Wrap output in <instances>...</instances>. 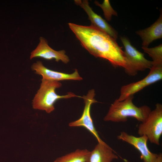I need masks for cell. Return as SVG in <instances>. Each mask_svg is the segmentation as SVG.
<instances>
[{
	"label": "cell",
	"mask_w": 162,
	"mask_h": 162,
	"mask_svg": "<svg viewBox=\"0 0 162 162\" xmlns=\"http://www.w3.org/2000/svg\"><path fill=\"white\" fill-rule=\"evenodd\" d=\"M68 24L82 46L90 54L96 57L107 60L115 67L126 68L124 51L113 38L91 26L72 23Z\"/></svg>",
	"instance_id": "obj_1"
},
{
	"label": "cell",
	"mask_w": 162,
	"mask_h": 162,
	"mask_svg": "<svg viewBox=\"0 0 162 162\" xmlns=\"http://www.w3.org/2000/svg\"><path fill=\"white\" fill-rule=\"evenodd\" d=\"M134 95H131L122 101L115 100L110 107L108 112L104 118L105 121L124 122L129 117H133L142 122L148 117L151 111L146 105L136 106L133 102Z\"/></svg>",
	"instance_id": "obj_2"
},
{
	"label": "cell",
	"mask_w": 162,
	"mask_h": 162,
	"mask_svg": "<svg viewBox=\"0 0 162 162\" xmlns=\"http://www.w3.org/2000/svg\"><path fill=\"white\" fill-rule=\"evenodd\" d=\"M62 86L59 82L42 79L40 87L32 100L33 108L44 110L49 113L55 110L54 104L59 99L75 97L82 98V97L72 92L62 95L57 94L56 92V89Z\"/></svg>",
	"instance_id": "obj_3"
},
{
	"label": "cell",
	"mask_w": 162,
	"mask_h": 162,
	"mask_svg": "<svg viewBox=\"0 0 162 162\" xmlns=\"http://www.w3.org/2000/svg\"><path fill=\"white\" fill-rule=\"evenodd\" d=\"M138 134L145 135L152 143L159 145L162 134V105L158 103L154 110H151L146 120L140 124Z\"/></svg>",
	"instance_id": "obj_4"
},
{
	"label": "cell",
	"mask_w": 162,
	"mask_h": 162,
	"mask_svg": "<svg viewBox=\"0 0 162 162\" xmlns=\"http://www.w3.org/2000/svg\"><path fill=\"white\" fill-rule=\"evenodd\" d=\"M124 46V51L126 61L124 69L126 73L129 75L134 76L139 71L150 69L152 66V61L146 59L142 53L132 45L129 40L126 37H120Z\"/></svg>",
	"instance_id": "obj_5"
},
{
	"label": "cell",
	"mask_w": 162,
	"mask_h": 162,
	"mask_svg": "<svg viewBox=\"0 0 162 162\" xmlns=\"http://www.w3.org/2000/svg\"><path fill=\"white\" fill-rule=\"evenodd\" d=\"M150 70L147 75L141 80L122 86L117 100H123L130 95H134L145 87L162 79V65H152Z\"/></svg>",
	"instance_id": "obj_6"
},
{
	"label": "cell",
	"mask_w": 162,
	"mask_h": 162,
	"mask_svg": "<svg viewBox=\"0 0 162 162\" xmlns=\"http://www.w3.org/2000/svg\"><path fill=\"white\" fill-rule=\"evenodd\" d=\"M95 96V91L94 89H92L88 91L86 95L82 97L85 103L84 108L82 115L78 120L70 122L69 126L71 127H83L94 136L98 142H104L100 137L94 127L91 116V106L93 104L97 102L94 98Z\"/></svg>",
	"instance_id": "obj_7"
},
{
	"label": "cell",
	"mask_w": 162,
	"mask_h": 162,
	"mask_svg": "<svg viewBox=\"0 0 162 162\" xmlns=\"http://www.w3.org/2000/svg\"><path fill=\"white\" fill-rule=\"evenodd\" d=\"M118 139L123 140L133 146L140 152V158L144 162H156L158 154L151 152L147 146L148 137L145 135L136 137L122 131L117 136Z\"/></svg>",
	"instance_id": "obj_8"
},
{
	"label": "cell",
	"mask_w": 162,
	"mask_h": 162,
	"mask_svg": "<svg viewBox=\"0 0 162 162\" xmlns=\"http://www.w3.org/2000/svg\"><path fill=\"white\" fill-rule=\"evenodd\" d=\"M41 58L47 60L55 59L58 62L61 61L65 64L70 61L68 56L64 50H55L48 44L46 40L43 37L39 38V42L36 47L31 52L30 58Z\"/></svg>",
	"instance_id": "obj_9"
},
{
	"label": "cell",
	"mask_w": 162,
	"mask_h": 162,
	"mask_svg": "<svg viewBox=\"0 0 162 162\" xmlns=\"http://www.w3.org/2000/svg\"><path fill=\"white\" fill-rule=\"evenodd\" d=\"M75 3L82 8L88 15L91 26L106 33L116 40L118 38L116 31L100 16L95 13L90 6L88 0H76Z\"/></svg>",
	"instance_id": "obj_10"
},
{
	"label": "cell",
	"mask_w": 162,
	"mask_h": 162,
	"mask_svg": "<svg viewBox=\"0 0 162 162\" xmlns=\"http://www.w3.org/2000/svg\"><path fill=\"white\" fill-rule=\"evenodd\" d=\"M32 70L35 73L42 76V79L59 82L60 81L72 80H81L82 78L80 75L77 69L71 74L52 70L44 66L40 61L33 63L31 66Z\"/></svg>",
	"instance_id": "obj_11"
},
{
	"label": "cell",
	"mask_w": 162,
	"mask_h": 162,
	"mask_svg": "<svg viewBox=\"0 0 162 162\" xmlns=\"http://www.w3.org/2000/svg\"><path fill=\"white\" fill-rule=\"evenodd\" d=\"M118 158L113 149L105 142H98L90 151L87 162H112Z\"/></svg>",
	"instance_id": "obj_12"
},
{
	"label": "cell",
	"mask_w": 162,
	"mask_h": 162,
	"mask_svg": "<svg viewBox=\"0 0 162 162\" xmlns=\"http://www.w3.org/2000/svg\"><path fill=\"white\" fill-rule=\"evenodd\" d=\"M136 33L141 38L142 46L148 47L154 40L162 38V13L158 19L150 27L137 31Z\"/></svg>",
	"instance_id": "obj_13"
},
{
	"label": "cell",
	"mask_w": 162,
	"mask_h": 162,
	"mask_svg": "<svg viewBox=\"0 0 162 162\" xmlns=\"http://www.w3.org/2000/svg\"><path fill=\"white\" fill-rule=\"evenodd\" d=\"M90 151L77 149L74 152L57 158L54 162H87Z\"/></svg>",
	"instance_id": "obj_14"
},
{
	"label": "cell",
	"mask_w": 162,
	"mask_h": 162,
	"mask_svg": "<svg viewBox=\"0 0 162 162\" xmlns=\"http://www.w3.org/2000/svg\"><path fill=\"white\" fill-rule=\"evenodd\" d=\"M144 51L152 59V65H162V45L152 48L142 46Z\"/></svg>",
	"instance_id": "obj_15"
},
{
	"label": "cell",
	"mask_w": 162,
	"mask_h": 162,
	"mask_svg": "<svg viewBox=\"0 0 162 162\" xmlns=\"http://www.w3.org/2000/svg\"><path fill=\"white\" fill-rule=\"evenodd\" d=\"M95 4L100 7L103 10L104 16L108 21H110L112 15L117 16V12L113 10L110 4L109 0H105L103 3L100 4L98 2L95 1Z\"/></svg>",
	"instance_id": "obj_16"
},
{
	"label": "cell",
	"mask_w": 162,
	"mask_h": 162,
	"mask_svg": "<svg viewBox=\"0 0 162 162\" xmlns=\"http://www.w3.org/2000/svg\"><path fill=\"white\" fill-rule=\"evenodd\" d=\"M156 162H162V154L161 153L158 154Z\"/></svg>",
	"instance_id": "obj_17"
}]
</instances>
